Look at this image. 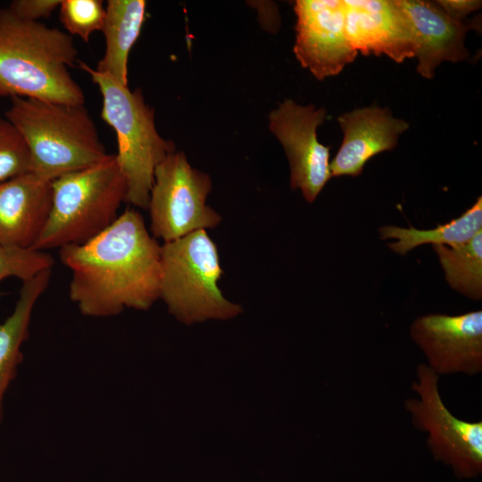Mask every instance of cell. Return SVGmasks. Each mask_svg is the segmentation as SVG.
Segmentation results:
<instances>
[{"label": "cell", "instance_id": "1", "mask_svg": "<svg viewBox=\"0 0 482 482\" xmlns=\"http://www.w3.org/2000/svg\"><path fill=\"white\" fill-rule=\"evenodd\" d=\"M59 257L71 272L70 298L85 316L145 311L160 298L161 245L135 210L88 241L60 248Z\"/></svg>", "mask_w": 482, "mask_h": 482}, {"label": "cell", "instance_id": "2", "mask_svg": "<svg viewBox=\"0 0 482 482\" xmlns=\"http://www.w3.org/2000/svg\"><path fill=\"white\" fill-rule=\"evenodd\" d=\"M72 37L0 9V96L84 105L69 68L77 60Z\"/></svg>", "mask_w": 482, "mask_h": 482}, {"label": "cell", "instance_id": "3", "mask_svg": "<svg viewBox=\"0 0 482 482\" xmlns=\"http://www.w3.org/2000/svg\"><path fill=\"white\" fill-rule=\"evenodd\" d=\"M5 118L27 144L32 173L43 180L52 182L110 155L84 105L14 96Z\"/></svg>", "mask_w": 482, "mask_h": 482}, {"label": "cell", "instance_id": "4", "mask_svg": "<svg viewBox=\"0 0 482 482\" xmlns=\"http://www.w3.org/2000/svg\"><path fill=\"white\" fill-rule=\"evenodd\" d=\"M45 227L33 249L46 251L83 244L110 227L125 202L127 185L115 154L51 182Z\"/></svg>", "mask_w": 482, "mask_h": 482}, {"label": "cell", "instance_id": "5", "mask_svg": "<svg viewBox=\"0 0 482 482\" xmlns=\"http://www.w3.org/2000/svg\"><path fill=\"white\" fill-rule=\"evenodd\" d=\"M79 64L98 87L101 117L116 133L115 156L127 185L125 202L147 209L155 168L176 146L158 133L154 110L145 103L141 89L132 91L83 61Z\"/></svg>", "mask_w": 482, "mask_h": 482}, {"label": "cell", "instance_id": "6", "mask_svg": "<svg viewBox=\"0 0 482 482\" xmlns=\"http://www.w3.org/2000/svg\"><path fill=\"white\" fill-rule=\"evenodd\" d=\"M161 261L160 298L179 321L228 320L242 312L218 286L223 271L217 245L206 230L163 243Z\"/></svg>", "mask_w": 482, "mask_h": 482}, {"label": "cell", "instance_id": "7", "mask_svg": "<svg viewBox=\"0 0 482 482\" xmlns=\"http://www.w3.org/2000/svg\"><path fill=\"white\" fill-rule=\"evenodd\" d=\"M211 190L210 176L193 168L183 152L168 154L155 168L150 191L152 236L166 243L215 228L221 217L206 204Z\"/></svg>", "mask_w": 482, "mask_h": 482}, {"label": "cell", "instance_id": "8", "mask_svg": "<svg viewBox=\"0 0 482 482\" xmlns=\"http://www.w3.org/2000/svg\"><path fill=\"white\" fill-rule=\"evenodd\" d=\"M411 389L418 399L405 401L416 428L428 434V445L437 461L452 467L461 478H471L482 471V421L456 418L445 405L438 388V375L427 364L417 367V381Z\"/></svg>", "mask_w": 482, "mask_h": 482}, {"label": "cell", "instance_id": "9", "mask_svg": "<svg viewBox=\"0 0 482 482\" xmlns=\"http://www.w3.org/2000/svg\"><path fill=\"white\" fill-rule=\"evenodd\" d=\"M326 114L323 107L303 106L291 99H285L269 114V129L281 143L289 162L290 187L300 189L309 203L315 201L332 177L330 146L317 137Z\"/></svg>", "mask_w": 482, "mask_h": 482}, {"label": "cell", "instance_id": "10", "mask_svg": "<svg viewBox=\"0 0 482 482\" xmlns=\"http://www.w3.org/2000/svg\"><path fill=\"white\" fill-rule=\"evenodd\" d=\"M294 53L319 80L336 76L357 56L345 32L343 1L297 0Z\"/></svg>", "mask_w": 482, "mask_h": 482}, {"label": "cell", "instance_id": "11", "mask_svg": "<svg viewBox=\"0 0 482 482\" xmlns=\"http://www.w3.org/2000/svg\"><path fill=\"white\" fill-rule=\"evenodd\" d=\"M411 337L436 375L482 371V311L417 318Z\"/></svg>", "mask_w": 482, "mask_h": 482}, {"label": "cell", "instance_id": "12", "mask_svg": "<svg viewBox=\"0 0 482 482\" xmlns=\"http://www.w3.org/2000/svg\"><path fill=\"white\" fill-rule=\"evenodd\" d=\"M343 8L345 36L357 53L396 62L416 55L414 29L397 0H346Z\"/></svg>", "mask_w": 482, "mask_h": 482}, {"label": "cell", "instance_id": "13", "mask_svg": "<svg viewBox=\"0 0 482 482\" xmlns=\"http://www.w3.org/2000/svg\"><path fill=\"white\" fill-rule=\"evenodd\" d=\"M337 121L344 137L330 162L333 177L360 176L370 159L394 149L399 136L409 128L408 122L395 118L388 108L375 105L345 112Z\"/></svg>", "mask_w": 482, "mask_h": 482}, {"label": "cell", "instance_id": "14", "mask_svg": "<svg viewBox=\"0 0 482 482\" xmlns=\"http://www.w3.org/2000/svg\"><path fill=\"white\" fill-rule=\"evenodd\" d=\"M414 29L418 49L417 71L432 79L444 61L457 62L469 57L464 45L467 32L478 28L473 21L464 22L450 17L436 2L397 0Z\"/></svg>", "mask_w": 482, "mask_h": 482}, {"label": "cell", "instance_id": "15", "mask_svg": "<svg viewBox=\"0 0 482 482\" xmlns=\"http://www.w3.org/2000/svg\"><path fill=\"white\" fill-rule=\"evenodd\" d=\"M51 182L33 173L0 184V245L32 248L51 207Z\"/></svg>", "mask_w": 482, "mask_h": 482}, {"label": "cell", "instance_id": "16", "mask_svg": "<svg viewBox=\"0 0 482 482\" xmlns=\"http://www.w3.org/2000/svg\"><path fill=\"white\" fill-rule=\"evenodd\" d=\"M145 7V0H109L105 7V51L95 70L125 86L129 54L140 34Z\"/></svg>", "mask_w": 482, "mask_h": 482}, {"label": "cell", "instance_id": "17", "mask_svg": "<svg viewBox=\"0 0 482 482\" xmlns=\"http://www.w3.org/2000/svg\"><path fill=\"white\" fill-rule=\"evenodd\" d=\"M51 274L52 269H48L23 282L13 312L0 324V423L4 395L22 360L21 349L29 334L33 309L46 291Z\"/></svg>", "mask_w": 482, "mask_h": 482}, {"label": "cell", "instance_id": "18", "mask_svg": "<svg viewBox=\"0 0 482 482\" xmlns=\"http://www.w3.org/2000/svg\"><path fill=\"white\" fill-rule=\"evenodd\" d=\"M378 230L381 239H396L393 243H388L387 246L402 255L424 244L459 246L482 231V198L479 196L460 217L435 229H418L413 227L387 225L379 228Z\"/></svg>", "mask_w": 482, "mask_h": 482}, {"label": "cell", "instance_id": "19", "mask_svg": "<svg viewBox=\"0 0 482 482\" xmlns=\"http://www.w3.org/2000/svg\"><path fill=\"white\" fill-rule=\"evenodd\" d=\"M450 287L473 300L482 298V231L464 245H433Z\"/></svg>", "mask_w": 482, "mask_h": 482}, {"label": "cell", "instance_id": "20", "mask_svg": "<svg viewBox=\"0 0 482 482\" xmlns=\"http://www.w3.org/2000/svg\"><path fill=\"white\" fill-rule=\"evenodd\" d=\"M105 8L101 0H62L60 21L69 35L88 42L96 31H102Z\"/></svg>", "mask_w": 482, "mask_h": 482}, {"label": "cell", "instance_id": "21", "mask_svg": "<svg viewBox=\"0 0 482 482\" xmlns=\"http://www.w3.org/2000/svg\"><path fill=\"white\" fill-rule=\"evenodd\" d=\"M32 173L29 152L17 129L0 117V184Z\"/></svg>", "mask_w": 482, "mask_h": 482}, {"label": "cell", "instance_id": "22", "mask_svg": "<svg viewBox=\"0 0 482 482\" xmlns=\"http://www.w3.org/2000/svg\"><path fill=\"white\" fill-rule=\"evenodd\" d=\"M54 264V260L45 251L0 245V282L10 277L25 282Z\"/></svg>", "mask_w": 482, "mask_h": 482}, {"label": "cell", "instance_id": "23", "mask_svg": "<svg viewBox=\"0 0 482 482\" xmlns=\"http://www.w3.org/2000/svg\"><path fill=\"white\" fill-rule=\"evenodd\" d=\"M62 0H14L9 9L19 18L30 21H39L49 17L61 4Z\"/></svg>", "mask_w": 482, "mask_h": 482}, {"label": "cell", "instance_id": "24", "mask_svg": "<svg viewBox=\"0 0 482 482\" xmlns=\"http://www.w3.org/2000/svg\"><path fill=\"white\" fill-rule=\"evenodd\" d=\"M436 2L450 17L458 21H463L469 13L481 7V1L478 0H440Z\"/></svg>", "mask_w": 482, "mask_h": 482}]
</instances>
